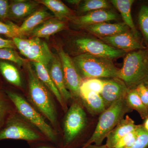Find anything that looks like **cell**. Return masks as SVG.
I'll return each instance as SVG.
<instances>
[{"label":"cell","instance_id":"obj_2","mask_svg":"<svg viewBox=\"0 0 148 148\" xmlns=\"http://www.w3.org/2000/svg\"><path fill=\"white\" fill-rule=\"evenodd\" d=\"M132 111L127 106L125 98L113 103L100 114L95 131L81 148L93 144L102 145L104 139L124 118L125 114Z\"/></svg>","mask_w":148,"mask_h":148},{"label":"cell","instance_id":"obj_41","mask_svg":"<svg viewBox=\"0 0 148 148\" xmlns=\"http://www.w3.org/2000/svg\"><path fill=\"white\" fill-rule=\"evenodd\" d=\"M143 125L144 128L148 132V118L146 119L144 124H143Z\"/></svg>","mask_w":148,"mask_h":148},{"label":"cell","instance_id":"obj_15","mask_svg":"<svg viewBox=\"0 0 148 148\" xmlns=\"http://www.w3.org/2000/svg\"><path fill=\"white\" fill-rule=\"evenodd\" d=\"M83 28L99 38L112 36L131 31L128 26L123 22L114 24L103 22L88 25Z\"/></svg>","mask_w":148,"mask_h":148},{"label":"cell","instance_id":"obj_35","mask_svg":"<svg viewBox=\"0 0 148 148\" xmlns=\"http://www.w3.org/2000/svg\"><path fill=\"white\" fill-rule=\"evenodd\" d=\"M141 101L148 108V88L145 85L141 84L136 88Z\"/></svg>","mask_w":148,"mask_h":148},{"label":"cell","instance_id":"obj_16","mask_svg":"<svg viewBox=\"0 0 148 148\" xmlns=\"http://www.w3.org/2000/svg\"><path fill=\"white\" fill-rule=\"evenodd\" d=\"M134 121L126 115L107 136L106 146L108 148H114L120 140L130 132L139 127Z\"/></svg>","mask_w":148,"mask_h":148},{"label":"cell","instance_id":"obj_24","mask_svg":"<svg viewBox=\"0 0 148 148\" xmlns=\"http://www.w3.org/2000/svg\"><path fill=\"white\" fill-rule=\"evenodd\" d=\"M125 99L128 107L137 111L142 119L148 118V108L141 101L136 89H129Z\"/></svg>","mask_w":148,"mask_h":148},{"label":"cell","instance_id":"obj_13","mask_svg":"<svg viewBox=\"0 0 148 148\" xmlns=\"http://www.w3.org/2000/svg\"><path fill=\"white\" fill-rule=\"evenodd\" d=\"M54 17L44 10L36 11L28 16L20 27L9 22L15 32L17 37L29 35L35 28L47 19Z\"/></svg>","mask_w":148,"mask_h":148},{"label":"cell","instance_id":"obj_3","mask_svg":"<svg viewBox=\"0 0 148 148\" xmlns=\"http://www.w3.org/2000/svg\"><path fill=\"white\" fill-rule=\"evenodd\" d=\"M73 59L82 79L118 78L119 69L116 67L110 59L88 53H82Z\"/></svg>","mask_w":148,"mask_h":148},{"label":"cell","instance_id":"obj_34","mask_svg":"<svg viewBox=\"0 0 148 148\" xmlns=\"http://www.w3.org/2000/svg\"><path fill=\"white\" fill-rule=\"evenodd\" d=\"M0 34L5 35L10 38L17 37L16 33L9 22L5 24L0 21Z\"/></svg>","mask_w":148,"mask_h":148},{"label":"cell","instance_id":"obj_10","mask_svg":"<svg viewBox=\"0 0 148 148\" xmlns=\"http://www.w3.org/2000/svg\"><path fill=\"white\" fill-rule=\"evenodd\" d=\"M99 38L110 46L125 52L146 49L131 31L112 36Z\"/></svg>","mask_w":148,"mask_h":148},{"label":"cell","instance_id":"obj_28","mask_svg":"<svg viewBox=\"0 0 148 148\" xmlns=\"http://www.w3.org/2000/svg\"><path fill=\"white\" fill-rule=\"evenodd\" d=\"M104 80L89 79L83 81L80 87V93L93 92L101 94L104 86Z\"/></svg>","mask_w":148,"mask_h":148},{"label":"cell","instance_id":"obj_19","mask_svg":"<svg viewBox=\"0 0 148 148\" xmlns=\"http://www.w3.org/2000/svg\"><path fill=\"white\" fill-rule=\"evenodd\" d=\"M38 5V3L34 1H12L9 6L8 17L18 19L30 16L36 12Z\"/></svg>","mask_w":148,"mask_h":148},{"label":"cell","instance_id":"obj_25","mask_svg":"<svg viewBox=\"0 0 148 148\" xmlns=\"http://www.w3.org/2000/svg\"><path fill=\"white\" fill-rule=\"evenodd\" d=\"M13 107L14 106L6 94L5 95L0 90V130L14 116Z\"/></svg>","mask_w":148,"mask_h":148},{"label":"cell","instance_id":"obj_9","mask_svg":"<svg viewBox=\"0 0 148 148\" xmlns=\"http://www.w3.org/2000/svg\"><path fill=\"white\" fill-rule=\"evenodd\" d=\"M58 51L63 68L66 87L72 97L77 100L80 98V87L82 79L76 68L73 59L69 54L61 48L58 49Z\"/></svg>","mask_w":148,"mask_h":148},{"label":"cell","instance_id":"obj_12","mask_svg":"<svg viewBox=\"0 0 148 148\" xmlns=\"http://www.w3.org/2000/svg\"><path fill=\"white\" fill-rule=\"evenodd\" d=\"M53 55L47 44L39 38H32L27 58L33 62H38L48 68Z\"/></svg>","mask_w":148,"mask_h":148},{"label":"cell","instance_id":"obj_1","mask_svg":"<svg viewBox=\"0 0 148 148\" xmlns=\"http://www.w3.org/2000/svg\"><path fill=\"white\" fill-rule=\"evenodd\" d=\"M118 78L129 89L148 84V50L140 49L127 53L119 69Z\"/></svg>","mask_w":148,"mask_h":148},{"label":"cell","instance_id":"obj_33","mask_svg":"<svg viewBox=\"0 0 148 148\" xmlns=\"http://www.w3.org/2000/svg\"><path fill=\"white\" fill-rule=\"evenodd\" d=\"M12 40L20 53L27 57L32 43V39H27L20 37H15L12 38Z\"/></svg>","mask_w":148,"mask_h":148},{"label":"cell","instance_id":"obj_27","mask_svg":"<svg viewBox=\"0 0 148 148\" xmlns=\"http://www.w3.org/2000/svg\"><path fill=\"white\" fill-rule=\"evenodd\" d=\"M79 9L82 13L92 11L110 8V4L106 0H85L81 2L79 5Z\"/></svg>","mask_w":148,"mask_h":148},{"label":"cell","instance_id":"obj_6","mask_svg":"<svg viewBox=\"0 0 148 148\" xmlns=\"http://www.w3.org/2000/svg\"><path fill=\"white\" fill-rule=\"evenodd\" d=\"M87 118L81 103L74 101L66 114L64 122L63 148L71 147L85 127Z\"/></svg>","mask_w":148,"mask_h":148},{"label":"cell","instance_id":"obj_18","mask_svg":"<svg viewBox=\"0 0 148 148\" xmlns=\"http://www.w3.org/2000/svg\"><path fill=\"white\" fill-rule=\"evenodd\" d=\"M66 26V21L53 17L40 24L29 36L32 38H48L51 36L64 30Z\"/></svg>","mask_w":148,"mask_h":148},{"label":"cell","instance_id":"obj_4","mask_svg":"<svg viewBox=\"0 0 148 148\" xmlns=\"http://www.w3.org/2000/svg\"><path fill=\"white\" fill-rule=\"evenodd\" d=\"M29 91L33 103L53 126L57 125V113L49 89L37 77L30 64H27Z\"/></svg>","mask_w":148,"mask_h":148},{"label":"cell","instance_id":"obj_39","mask_svg":"<svg viewBox=\"0 0 148 148\" xmlns=\"http://www.w3.org/2000/svg\"><path fill=\"white\" fill-rule=\"evenodd\" d=\"M66 1L69 3L71 4L79 5L80 3L81 2V1H79V0H68V1Z\"/></svg>","mask_w":148,"mask_h":148},{"label":"cell","instance_id":"obj_37","mask_svg":"<svg viewBox=\"0 0 148 148\" xmlns=\"http://www.w3.org/2000/svg\"><path fill=\"white\" fill-rule=\"evenodd\" d=\"M16 48L12 40L3 39L0 37V48H10L12 49Z\"/></svg>","mask_w":148,"mask_h":148},{"label":"cell","instance_id":"obj_21","mask_svg":"<svg viewBox=\"0 0 148 148\" xmlns=\"http://www.w3.org/2000/svg\"><path fill=\"white\" fill-rule=\"evenodd\" d=\"M38 3L45 5L59 20H69L74 22L76 19V16L71 10L59 0H41Z\"/></svg>","mask_w":148,"mask_h":148},{"label":"cell","instance_id":"obj_5","mask_svg":"<svg viewBox=\"0 0 148 148\" xmlns=\"http://www.w3.org/2000/svg\"><path fill=\"white\" fill-rule=\"evenodd\" d=\"M5 92L15 108L21 116L39 130L49 141L54 143H57V135L55 130L47 124L38 112L25 98L11 90H7Z\"/></svg>","mask_w":148,"mask_h":148},{"label":"cell","instance_id":"obj_40","mask_svg":"<svg viewBox=\"0 0 148 148\" xmlns=\"http://www.w3.org/2000/svg\"><path fill=\"white\" fill-rule=\"evenodd\" d=\"M34 148H57L52 146L48 145H39L36 146Z\"/></svg>","mask_w":148,"mask_h":148},{"label":"cell","instance_id":"obj_22","mask_svg":"<svg viewBox=\"0 0 148 148\" xmlns=\"http://www.w3.org/2000/svg\"><path fill=\"white\" fill-rule=\"evenodd\" d=\"M134 0H111L110 2L119 12L123 22L128 26L135 36L138 38V33L132 19L131 8Z\"/></svg>","mask_w":148,"mask_h":148},{"label":"cell","instance_id":"obj_29","mask_svg":"<svg viewBox=\"0 0 148 148\" xmlns=\"http://www.w3.org/2000/svg\"><path fill=\"white\" fill-rule=\"evenodd\" d=\"M0 59L12 61L19 66H23L27 62L16 51L10 48H0Z\"/></svg>","mask_w":148,"mask_h":148},{"label":"cell","instance_id":"obj_26","mask_svg":"<svg viewBox=\"0 0 148 148\" xmlns=\"http://www.w3.org/2000/svg\"><path fill=\"white\" fill-rule=\"evenodd\" d=\"M0 73L8 82L17 87H21V77L15 66L8 62L0 61Z\"/></svg>","mask_w":148,"mask_h":148},{"label":"cell","instance_id":"obj_38","mask_svg":"<svg viewBox=\"0 0 148 148\" xmlns=\"http://www.w3.org/2000/svg\"><path fill=\"white\" fill-rule=\"evenodd\" d=\"M84 148H108L106 147V145H89L87 146Z\"/></svg>","mask_w":148,"mask_h":148},{"label":"cell","instance_id":"obj_30","mask_svg":"<svg viewBox=\"0 0 148 148\" xmlns=\"http://www.w3.org/2000/svg\"><path fill=\"white\" fill-rule=\"evenodd\" d=\"M138 23L140 29L148 42V6H142L138 14Z\"/></svg>","mask_w":148,"mask_h":148},{"label":"cell","instance_id":"obj_42","mask_svg":"<svg viewBox=\"0 0 148 148\" xmlns=\"http://www.w3.org/2000/svg\"><path fill=\"white\" fill-rule=\"evenodd\" d=\"M145 86H147V88H148V84H147V85H145Z\"/></svg>","mask_w":148,"mask_h":148},{"label":"cell","instance_id":"obj_17","mask_svg":"<svg viewBox=\"0 0 148 148\" xmlns=\"http://www.w3.org/2000/svg\"><path fill=\"white\" fill-rule=\"evenodd\" d=\"M49 72L51 79L60 92L64 102L69 101L72 96L66 87L63 68L59 56H53Z\"/></svg>","mask_w":148,"mask_h":148},{"label":"cell","instance_id":"obj_20","mask_svg":"<svg viewBox=\"0 0 148 148\" xmlns=\"http://www.w3.org/2000/svg\"><path fill=\"white\" fill-rule=\"evenodd\" d=\"M33 64L34 68L35 73L38 78L45 85L49 90L53 93L64 110L66 111L67 108L66 106V104L64 102L60 92L53 83L48 68L43 64L38 62H33Z\"/></svg>","mask_w":148,"mask_h":148},{"label":"cell","instance_id":"obj_11","mask_svg":"<svg viewBox=\"0 0 148 148\" xmlns=\"http://www.w3.org/2000/svg\"><path fill=\"white\" fill-rule=\"evenodd\" d=\"M104 82L101 95L107 109L116 101L125 98L129 89L118 78L104 80Z\"/></svg>","mask_w":148,"mask_h":148},{"label":"cell","instance_id":"obj_32","mask_svg":"<svg viewBox=\"0 0 148 148\" xmlns=\"http://www.w3.org/2000/svg\"><path fill=\"white\" fill-rule=\"evenodd\" d=\"M148 132L141 125L138 138L133 145L128 148H147Z\"/></svg>","mask_w":148,"mask_h":148},{"label":"cell","instance_id":"obj_8","mask_svg":"<svg viewBox=\"0 0 148 148\" xmlns=\"http://www.w3.org/2000/svg\"><path fill=\"white\" fill-rule=\"evenodd\" d=\"M5 139L24 140L32 142L44 140V138L38 132L16 119L15 116L11 119L0 130V141Z\"/></svg>","mask_w":148,"mask_h":148},{"label":"cell","instance_id":"obj_31","mask_svg":"<svg viewBox=\"0 0 148 148\" xmlns=\"http://www.w3.org/2000/svg\"><path fill=\"white\" fill-rule=\"evenodd\" d=\"M141 125L137 129L130 132L119 140L114 148H128L131 147L135 143L138 135Z\"/></svg>","mask_w":148,"mask_h":148},{"label":"cell","instance_id":"obj_36","mask_svg":"<svg viewBox=\"0 0 148 148\" xmlns=\"http://www.w3.org/2000/svg\"><path fill=\"white\" fill-rule=\"evenodd\" d=\"M9 6L8 1L0 0V21L8 17Z\"/></svg>","mask_w":148,"mask_h":148},{"label":"cell","instance_id":"obj_23","mask_svg":"<svg viewBox=\"0 0 148 148\" xmlns=\"http://www.w3.org/2000/svg\"><path fill=\"white\" fill-rule=\"evenodd\" d=\"M80 98L88 110L93 115L101 114L106 109L101 94L93 92L81 93Z\"/></svg>","mask_w":148,"mask_h":148},{"label":"cell","instance_id":"obj_7","mask_svg":"<svg viewBox=\"0 0 148 148\" xmlns=\"http://www.w3.org/2000/svg\"><path fill=\"white\" fill-rule=\"evenodd\" d=\"M74 47L78 52L101 56L111 60L120 58L126 54L123 51L116 49L102 41L89 37H80L73 42Z\"/></svg>","mask_w":148,"mask_h":148},{"label":"cell","instance_id":"obj_14","mask_svg":"<svg viewBox=\"0 0 148 148\" xmlns=\"http://www.w3.org/2000/svg\"><path fill=\"white\" fill-rule=\"evenodd\" d=\"M117 14L108 9H101L88 12L82 16L77 17L74 23L83 27L92 24L119 19Z\"/></svg>","mask_w":148,"mask_h":148}]
</instances>
